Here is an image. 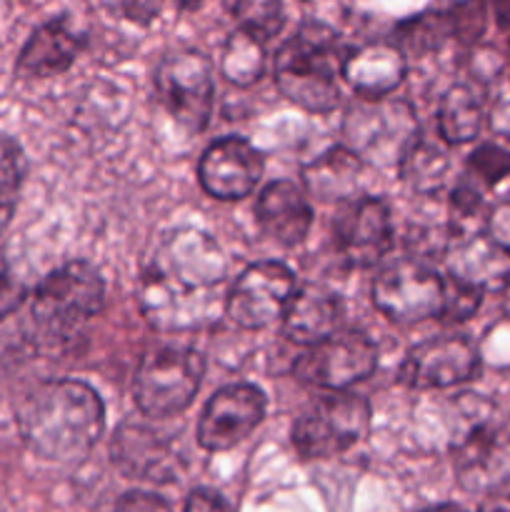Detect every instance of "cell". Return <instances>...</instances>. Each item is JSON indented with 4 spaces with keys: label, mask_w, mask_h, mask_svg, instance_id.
Here are the masks:
<instances>
[{
    "label": "cell",
    "mask_w": 510,
    "mask_h": 512,
    "mask_svg": "<svg viewBox=\"0 0 510 512\" xmlns=\"http://www.w3.org/2000/svg\"><path fill=\"white\" fill-rule=\"evenodd\" d=\"M110 15L135 25H150L163 10V0H100Z\"/></svg>",
    "instance_id": "32"
},
{
    "label": "cell",
    "mask_w": 510,
    "mask_h": 512,
    "mask_svg": "<svg viewBox=\"0 0 510 512\" xmlns=\"http://www.w3.org/2000/svg\"><path fill=\"white\" fill-rule=\"evenodd\" d=\"M228 258L208 233L183 228L158 243L138 283V305L160 333L215 323L225 310Z\"/></svg>",
    "instance_id": "1"
},
{
    "label": "cell",
    "mask_w": 510,
    "mask_h": 512,
    "mask_svg": "<svg viewBox=\"0 0 510 512\" xmlns=\"http://www.w3.org/2000/svg\"><path fill=\"white\" fill-rule=\"evenodd\" d=\"M455 5H465V3H473V0H453Z\"/></svg>",
    "instance_id": "40"
},
{
    "label": "cell",
    "mask_w": 510,
    "mask_h": 512,
    "mask_svg": "<svg viewBox=\"0 0 510 512\" xmlns=\"http://www.w3.org/2000/svg\"><path fill=\"white\" fill-rule=\"evenodd\" d=\"M478 512H510V498L508 495H488Z\"/></svg>",
    "instance_id": "36"
},
{
    "label": "cell",
    "mask_w": 510,
    "mask_h": 512,
    "mask_svg": "<svg viewBox=\"0 0 510 512\" xmlns=\"http://www.w3.org/2000/svg\"><path fill=\"white\" fill-rule=\"evenodd\" d=\"M465 173L475 180V183L485 185V188H493L498 185L505 175L510 173V150H505L503 145L495 143H483L470 153L468 158V170Z\"/></svg>",
    "instance_id": "30"
},
{
    "label": "cell",
    "mask_w": 510,
    "mask_h": 512,
    "mask_svg": "<svg viewBox=\"0 0 510 512\" xmlns=\"http://www.w3.org/2000/svg\"><path fill=\"white\" fill-rule=\"evenodd\" d=\"M260 230L280 245H298L308 238L313 225V208L308 198L290 180H275L255 203Z\"/></svg>",
    "instance_id": "22"
},
{
    "label": "cell",
    "mask_w": 510,
    "mask_h": 512,
    "mask_svg": "<svg viewBox=\"0 0 510 512\" xmlns=\"http://www.w3.org/2000/svg\"><path fill=\"white\" fill-rule=\"evenodd\" d=\"M23 185V153L18 143L0 133V230L10 223Z\"/></svg>",
    "instance_id": "29"
},
{
    "label": "cell",
    "mask_w": 510,
    "mask_h": 512,
    "mask_svg": "<svg viewBox=\"0 0 510 512\" xmlns=\"http://www.w3.org/2000/svg\"><path fill=\"white\" fill-rule=\"evenodd\" d=\"M263 70L265 43L238 28L225 43L223 58H220V73L225 75L228 83L248 88V85L258 83L263 78Z\"/></svg>",
    "instance_id": "25"
},
{
    "label": "cell",
    "mask_w": 510,
    "mask_h": 512,
    "mask_svg": "<svg viewBox=\"0 0 510 512\" xmlns=\"http://www.w3.org/2000/svg\"><path fill=\"white\" fill-rule=\"evenodd\" d=\"M460 483L473 493L510 498V433L480 423L455 450Z\"/></svg>",
    "instance_id": "17"
},
{
    "label": "cell",
    "mask_w": 510,
    "mask_h": 512,
    "mask_svg": "<svg viewBox=\"0 0 510 512\" xmlns=\"http://www.w3.org/2000/svg\"><path fill=\"white\" fill-rule=\"evenodd\" d=\"M343 58L338 35L328 25L308 20L275 53V85L298 108L330 113L340 103Z\"/></svg>",
    "instance_id": "3"
},
{
    "label": "cell",
    "mask_w": 510,
    "mask_h": 512,
    "mask_svg": "<svg viewBox=\"0 0 510 512\" xmlns=\"http://www.w3.org/2000/svg\"><path fill=\"white\" fill-rule=\"evenodd\" d=\"M185 512H233L228 500L213 490H193L185 503Z\"/></svg>",
    "instance_id": "35"
},
{
    "label": "cell",
    "mask_w": 510,
    "mask_h": 512,
    "mask_svg": "<svg viewBox=\"0 0 510 512\" xmlns=\"http://www.w3.org/2000/svg\"><path fill=\"white\" fill-rule=\"evenodd\" d=\"M455 35L453 15L450 13H423L398 25V48L408 53L425 55L438 50L440 45Z\"/></svg>",
    "instance_id": "27"
},
{
    "label": "cell",
    "mask_w": 510,
    "mask_h": 512,
    "mask_svg": "<svg viewBox=\"0 0 510 512\" xmlns=\"http://www.w3.org/2000/svg\"><path fill=\"white\" fill-rule=\"evenodd\" d=\"M115 512H173L170 505L163 498L153 493H143V490H135V493H125L123 498L115 505Z\"/></svg>",
    "instance_id": "34"
},
{
    "label": "cell",
    "mask_w": 510,
    "mask_h": 512,
    "mask_svg": "<svg viewBox=\"0 0 510 512\" xmlns=\"http://www.w3.org/2000/svg\"><path fill=\"white\" fill-rule=\"evenodd\" d=\"M420 512H465V510L458 508V505H435V508H425Z\"/></svg>",
    "instance_id": "38"
},
{
    "label": "cell",
    "mask_w": 510,
    "mask_h": 512,
    "mask_svg": "<svg viewBox=\"0 0 510 512\" xmlns=\"http://www.w3.org/2000/svg\"><path fill=\"white\" fill-rule=\"evenodd\" d=\"M495 18L503 30H510V0H493Z\"/></svg>",
    "instance_id": "37"
},
{
    "label": "cell",
    "mask_w": 510,
    "mask_h": 512,
    "mask_svg": "<svg viewBox=\"0 0 510 512\" xmlns=\"http://www.w3.org/2000/svg\"><path fill=\"white\" fill-rule=\"evenodd\" d=\"M448 275L478 293H503L510 288V248L490 235L463 238L448 258Z\"/></svg>",
    "instance_id": "18"
},
{
    "label": "cell",
    "mask_w": 510,
    "mask_h": 512,
    "mask_svg": "<svg viewBox=\"0 0 510 512\" xmlns=\"http://www.w3.org/2000/svg\"><path fill=\"white\" fill-rule=\"evenodd\" d=\"M155 93L175 123L200 133L213 113V65L200 50H170L155 68Z\"/></svg>",
    "instance_id": "8"
},
{
    "label": "cell",
    "mask_w": 510,
    "mask_h": 512,
    "mask_svg": "<svg viewBox=\"0 0 510 512\" xmlns=\"http://www.w3.org/2000/svg\"><path fill=\"white\" fill-rule=\"evenodd\" d=\"M295 295V275L288 265L263 260L238 275L225 298V315L238 328L260 330L283 320L285 308Z\"/></svg>",
    "instance_id": "11"
},
{
    "label": "cell",
    "mask_w": 510,
    "mask_h": 512,
    "mask_svg": "<svg viewBox=\"0 0 510 512\" xmlns=\"http://www.w3.org/2000/svg\"><path fill=\"white\" fill-rule=\"evenodd\" d=\"M485 120L483 98L475 93L473 85L458 83L443 95L438 108V133L443 143L460 145L470 143L480 135Z\"/></svg>",
    "instance_id": "24"
},
{
    "label": "cell",
    "mask_w": 510,
    "mask_h": 512,
    "mask_svg": "<svg viewBox=\"0 0 510 512\" xmlns=\"http://www.w3.org/2000/svg\"><path fill=\"white\" fill-rule=\"evenodd\" d=\"M105 283L85 260L55 268L30 298L35 338L45 348H68L83 333L85 323L103 310Z\"/></svg>",
    "instance_id": "4"
},
{
    "label": "cell",
    "mask_w": 510,
    "mask_h": 512,
    "mask_svg": "<svg viewBox=\"0 0 510 512\" xmlns=\"http://www.w3.org/2000/svg\"><path fill=\"white\" fill-rule=\"evenodd\" d=\"M25 298V283L8 258L0 253V320L15 313Z\"/></svg>",
    "instance_id": "33"
},
{
    "label": "cell",
    "mask_w": 510,
    "mask_h": 512,
    "mask_svg": "<svg viewBox=\"0 0 510 512\" xmlns=\"http://www.w3.org/2000/svg\"><path fill=\"white\" fill-rule=\"evenodd\" d=\"M480 303H483V293H478L470 285L458 283L448 275L445 278V300H443V313L440 318L445 323H463V320L473 318L478 313Z\"/></svg>",
    "instance_id": "31"
},
{
    "label": "cell",
    "mask_w": 510,
    "mask_h": 512,
    "mask_svg": "<svg viewBox=\"0 0 510 512\" xmlns=\"http://www.w3.org/2000/svg\"><path fill=\"white\" fill-rule=\"evenodd\" d=\"M378 368V348L363 333H335L305 350L293 365V375L305 385L343 393Z\"/></svg>",
    "instance_id": "10"
},
{
    "label": "cell",
    "mask_w": 510,
    "mask_h": 512,
    "mask_svg": "<svg viewBox=\"0 0 510 512\" xmlns=\"http://www.w3.org/2000/svg\"><path fill=\"white\" fill-rule=\"evenodd\" d=\"M340 318H343V303L338 295L325 285L308 283L295 290L290 298L283 315V333L293 343L313 348L335 335Z\"/></svg>",
    "instance_id": "21"
},
{
    "label": "cell",
    "mask_w": 510,
    "mask_h": 512,
    "mask_svg": "<svg viewBox=\"0 0 510 512\" xmlns=\"http://www.w3.org/2000/svg\"><path fill=\"white\" fill-rule=\"evenodd\" d=\"M205 375V358L190 348H158L145 353L133 380L140 413L173 418L193 403Z\"/></svg>",
    "instance_id": "6"
},
{
    "label": "cell",
    "mask_w": 510,
    "mask_h": 512,
    "mask_svg": "<svg viewBox=\"0 0 510 512\" xmlns=\"http://www.w3.org/2000/svg\"><path fill=\"white\" fill-rule=\"evenodd\" d=\"M333 238L340 258L350 268H370L380 263L393 245V223L385 200L348 198L333 218Z\"/></svg>",
    "instance_id": "13"
},
{
    "label": "cell",
    "mask_w": 510,
    "mask_h": 512,
    "mask_svg": "<svg viewBox=\"0 0 510 512\" xmlns=\"http://www.w3.org/2000/svg\"><path fill=\"white\" fill-rule=\"evenodd\" d=\"M265 418V393L255 385L238 383L220 388L205 405L198 423L200 448L223 453L243 443Z\"/></svg>",
    "instance_id": "15"
},
{
    "label": "cell",
    "mask_w": 510,
    "mask_h": 512,
    "mask_svg": "<svg viewBox=\"0 0 510 512\" xmlns=\"http://www.w3.org/2000/svg\"><path fill=\"white\" fill-rule=\"evenodd\" d=\"M478 370L480 353L465 335H438L405 353L398 380L413 390L450 388L473 380Z\"/></svg>",
    "instance_id": "12"
},
{
    "label": "cell",
    "mask_w": 510,
    "mask_h": 512,
    "mask_svg": "<svg viewBox=\"0 0 510 512\" xmlns=\"http://www.w3.org/2000/svg\"><path fill=\"white\" fill-rule=\"evenodd\" d=\"M370 403L363 395L335 393L310 403L293 423V448L305 460H328L368 435Z\"/></svg>",
    "instance_id": "7"
},
{
    "label": "cell",
    "mask_w": 510,
    "mask_h": 512,
    "mask_svg": "<svg viewBox=\"0 0 510 512\" xmlns=\"http://www.w3.org/2000/svg\"><path fill=\"white\" fill-rule=\"evenodd\" d=\"M508 45H510V43H508Z\"/></svg>",
    "instance_id": "41"
},
{
    "label": "cell",
    "mask_w": 510,
    "mask_h": 512,
    "mask_svg": "<svg viewBox=\"0 0 510 512\" xmlns=\"http://www.w3.org/2000/svg\"><path fill=\"white\" fill-rule=\"evenodd\" d=\"M85 48V35L80 33L70 18H53L40 25L28 38L15 70L20 78H53L65 73L80 50Z\"/></svg>",
    "instance_id": "19"
},
{
    "label": "cell",
    "mask_w": 510,
    "mask_h": 512,
    "mask_svg": "<svg viewBox=\"0 0 510 512\" xmlns=\"http://www.w3.org/2000/svg\"><path fill=\"white\" fill-rule=\"evenodd\" d=\"M205 0H178L180 10H198Z\"/></svg>",
    "instance_id": "39"
},
{
    "label": "cell",
    "mask_w": 510,
    "mask_h": 512,
    "mask_svg": "<svg viewBox=\"0 0 510 512\" xmlns=\"http://www.w3.org/2000/svg\"><path fill=\"white\" fill-rule=\"evenodd\" d=\"M233 15L238 28L268 43L283 30L285 10L280 0H235Z\"/></svg>",
    "instance_id": "28"
},
{
    "label": "cell",
    "mask_w": 510,
    "mask_h": 512,
    "mask_svg": "<svg viewBox=\"0 0 510 512\" xmlns=\"http://www.w3.org/2000/svg\"><path fill=\"white\" fill-rule=\"evenodd\" d=\"M23 443L40 458L78 463L88 458L105 428L100 395L80 380H45L15 408Z\"/></svg>",
    "instance_id": "2"
},
{
    "label": "cell",
    "mask_w": 510,
    "mask_h": 512,
    "mask_svg": "<svg viewBox=\"0 0 510 512\" xmlns=\"http://www.w3.org/2000/svg\"><path fill=\"white\" fill-rule=\"evenodd\" d=\"M363 173V160L350 153L345 145H335L310 160L303 168V183L310 195L320 200H348Z\"/></svg>",
    "instance_id": "23"
},
{
    "label": "cell",
    "mask_w": 510,
    "mask_h": 512,
    "mask_svg": "<svg viewBox=\"0 0 510 512\" xmlns=\"http://www.w3.org/2000/svg\"><path fill=\"white\" fill-rule=\"evenodd\" d=\"M420 138L418 118L408 100H360L343 120V145L375 168H395Z\"/></svg>",
    "instance_id": "5"
},
{
    "label": "cell",
    "mask_w": 510,
    "mask_h": 512,
    "mask_svg": "<svg viewBox=\"0 0 510 512\" xmlns=\"http://www.w3.org/2000/svg\"><path fill=\"white\" fill-rule=\"evenodd\" d=\"M405 53L395 43H368L345 53L340 75L360 100L388 98L405 78Z\"/></svg>",
    "instance_id": "20"
},
{
    "label": "cell",
    "mask_w": 510,
    "mask_h": 512,
    "mask_svg": "<svg viewBox=\"0 0 510 512\" xmlns=\"http://www.w3.org/2000/svg\"><path fill=\"white\" fill-rule=\"evenodd\" d=\"M445 300V278L415 258L385 265L373 280V303L395 323H420L440 318Z\"/></svg>",
    "instance_id": "9"
},
{
    "label": "cell",
    "mask_w": 510,
    "mask_h": 512,
    "mask_svg": "<svg viewBox=\"0 0 510 512\" xmlns=\"http://www.w3.org/2000/svg\"><path fill=\"white\" fill-rule=\"evenodd\" d=\"M265 170L263 153L245 138H220L203 153L198 178L205 193L218 200L248 198Z\"/></svg>",
    "instance_id": "16"
},
{
    "label": "cell",
    "mask_w": 510,
    "mask_h": 512,
    "mask_svg": "<svg viewBox=\"0 0 510 512\" xmlns=\"http://www.w3.org/2000/svg\"><path fill=\"white\" fill-rule=\"evenodd\" d=\"M110 458L125 478L140 483H175L185 470L173 440L143 420H123L118 425L110 443Z\"/></svg>",
    "instance_id": "14"
},
{
    "label": "cell",
    "mask_w": 510,
    "mask_h": 512,
    "mask_svg": "<svg viewBox=\"0 0 510 512\" xmlns=\"http://www.w3.org/2000/svg\"><path fill=\"white\" fill-rule=\"evenodd\" d=\"M400 173L415 193H435L448 173V153L435 140L418 138L400 163Z\"/></svg>",
    "instance_id": "26"
}]
</instances>
